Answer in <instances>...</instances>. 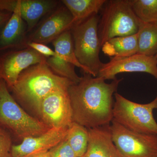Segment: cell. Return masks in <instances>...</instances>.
I'll list each match as a JSON object with an SVG mask.
<instances>
[{
	"label": "cell",
	"mask_w": 157,
	"mask_h": 157,
	"mask_svg": "<svg viewBox=\"0 0 157 157\" xmlns=\"http://www.w3.org/2000/svg\"><path fill=\"white\" fill-rule=\"evenodd\" d=\"M0 125L22 140L42 135L51 128L42 121L27 113L20 106L2 79H0Z\"/></svg>",
	"instance_id": "cell-3"
},
{
	"label": "cell",
	"mask_w": 157,
	"mask_h": 157,
	"mask_svg": "<svg viewBox=\"0 0 157 157\" xmlns=\"http://www.w3.org/2000/svg\"><path fill=\"white\" fill-rule=\"evenodd\" d=\"M74 25L70 11L65 6H61L55 10L30 36L27 42L44 44L52 42L64 32L71 30Z\"/></svg>",
	"instance_id": "cell-12"
},
{
	"label": "cell",
	"mask_w": 157,
	"mask_h": 157,
	"mask_svg": "<svg viewBox=\"0 0 157 157\" xmlns=\"http://www.w3.org/2000/svg\"><path fill=\"white\" fill-rule=\"evenodd\" d=\"M69 128H51L42 135L25 138L12 145L11 157H33L49 151L66 139Z\"/></svg>",
	"instance_id": "cell-11"
},
{
	"label": "cell",
	"mask_w": 157,
	"mask_h": 157,
	"mask_svg": "<svg viewBox=\"0 0 157 157\" xmlns=\"http://www.w3.org/2000/svg\"><path fill=\"white\" fill-rule=\"evenodd\" d=\"M66 139L76 157H83L88 143V129L73 122L68 129Z\"/></svg>",
	"instance_id": "cell-20"
},
{
	"label": "cell",
	"mask_w": 157,
	"mask_h": 157,
	"mask_svg": "<svg viewBox=\"0 0 157 157\" xmlns=\"http://www.w3.org/2000/svg\"><path fill=\"white\" fill-rule=\"evenodd\" d=\"M73 83L55 74L45 61L23 71L11 88L19 102L39 116L41 104L46 96L56 90L68 88Z\"/></svg>",
	"instance_id": "cell-2"
},
{
	"label": "cell",
	"mask_w": 157,
	"mask_h": 157,
	"mask_svg": "<svg viewBox=\"0 0 157 157\" xmlns=\"http://www.w3.org/2000/svg\"><path fill=\"white\" fill-rule=\"evenodd\" d=\"M155 56H156V59H157V54Z\"/></svg>",
	"instance_id": "cell-29"
},
{
	"label": "cell",
	"mask_w": 157,
	"mask_h": 157,
	"mask_svg": "<svg viewBox=\"0 0 157 157\" xmlns=\"http://www.w3.org/2000/svg\"><path fill=\"white\" fill-rule=\"evenodd\" d=\"M110 130L121 157H157V135L133 132L113 119Z\"/></svg>",
	"instance_id": "cell-7"
},
{
	"label": "cell",
	"mask_w": 157,
	"mask_h": 157,
	"mask_svg": "<svg viewBox=\"0 0 157 157\" xmlns=\"http://www.w3.org/2000/svg\"><path fill=\"white\" fill-rule=\"evenodd\" d=\"M26 47L33 48L46 58L53 56L55 55L54 50H52L47 45L42 43L33 42H27L26 44Z\"/></svg>",
	"instance_id": "cell-25"
},
{
	"label": "cell",
	"mask_w": 157,
	"mask_h": 157,
	"mask_svg": "<svg viewBox=\"0 0 157 157\" xmlns=\"http://www.w3.org/2000/svg\"><path fill=\"white\" fill-rule=\"evenodd\" d=\"M25 30L18 1L17 0L15 9L0 34V50L18 45L26 47Z\"/></svg>",
	"instance_id": "cell-14"
},
{
	"label": "cell",
	"mask_w": 157,
	"mask_h": 157,
	"mask_svg": "<svg viewBox=\"0 0 157 157\" xmlns=\"http://www.w3.org/2000/svg\"><path fill=\"white\" fill-rule=\"evenodd\" d=\"M0 11H5V0H0Z\"/></svg>",
	"instance_id": "cell-28"
},
{
	"label": "cell",
	"mask_w": 157,
	"mask_h": 157,
	"mask_svg": "<svg viewBox=\"0 0 157 157\" xmlns=\"http://www.w3.org/2000/svg\"><path fill=\"white\" fill-rule=\"evenodd\" d=\"M21 17L27 24V31L34 28L40 18L56 8L53 0H18Z\"/></svg>",
	"instance_id": "cell-15"
},
{
	"label": "cell",
	"mask_w": 157,
	"mask_h": 157,
	"mask_svg": "<svg viewBox=\"0 0 157 157\" xmlns=\"http://www.w3.org/2000/svg\"><path fill=\"white\" fill-rule=\"evenodd\" d=\"M33 157H50V154L49 151L45 152L43 153L37 155H36L34 156Z\"/></svg>",
	"instance_id": "cell-27"
},
{
	"label": "cell",
	"mask_w": 157,
	"mask_h": 157,
	"mask_svg": "<svg viewBox=\"0 0 157 157\" xmlns=\"http://www.w3.org/2000/svg\"><path fill=\"white\" fill-rule=\"evenodd\" d=\"M69 88L54 91L42 101L39 116L51 128H68L73 123Z\"/></svg>",
	"instance_id": "cell-8"
},
{
	"label": "cell",
	"mask_w": 157,
	"mask_h": 157,
	"mask_svg": "<svg viewBox=\"0 0 157 157\" xmlns=\"http://www.w3.org/2000/svg\"><path fill=\"white\" fill-rule=\"evenodd\" d=\"M46 59L45 57L29 47L9 52L0 59V79L11 88L23 71Z\"/></svg>",
	"instance_id": "cell-10"
},
{
	"label": "cell",
	"mask_w": 157,
	"mask_h": 157,
	"mask_svg": "<svg viewBox=\"0 0 157 157\" xmlns=\"http://www.w3.org/2000/svg\"><path fill=\"white\" fill-rule=\"evenodd\" d=\"M156 25H157V23H156Z\"/></svg>",
	"instance_id": "cell-31"
},
{
	"label": "cell",
	"mask_w": 157,
	"mask_h": 157,
	"mask_svg": "<svg viewBox=\"0 0 157 157\" xmlns=\"http://www.w3.org/2000/svg\"><path fill=\"white\" fill-rule=\"evenodd\" d=\"M137 53L147 56L157 54V25L140 21L137 32Z\"/></svg>",
	"instance_id": "cell-18"
},
{
	"label": "cell",
	"mask_w": 157,
	"mask_h": 157,
	"mask_svg": "<svg viewBox=\"0 0 157 157\" xmlns=\"http://www.w3.org/2000/svg\"><path fill=\"white\" fill-rule=\"evenodd\" d=\"M106 0H63L62 3L73 17L74 25L98 14Z\"/></svg>",
	"instance_id": "cell-16"
},
{
	"label": "cell",
	"mask_w": 157,
	"mask_h": 157,
	"mask_svg": "<svg viewBox=\"0 0 157 157\" xmlns=\"http://www.w3.org/2000/svg\"><path fill=\"white\" fill-rule=\"evenodd\" d=\"M113 120L126 128L138 133L157 135V123L153 111L157 109V100L141 104L128 100L120 94H114Z\"/></svg>",
	"instance_id": "cell-6"
},
{
	"label": "cell",
	"mask_w": 157,
	"mask_h": 157,
	"mask_svg": "<svg viewBox=\"0 0 157 157\" xmlns=\"http://www.w3.org/2000/svg\"><path fill=\"white\" fill-rule=\"evenodd\" d=\"M131 3L139 21L147 23L157 22V0H133Z\"/></svg>",
	"instance_id": "cell-21"
},
{
	"label": "cell",
	"mask_w": 157,
	"mask_h": 157,
	"mask_svg": "<svg viewBox=\"0 0 157 157\" xmlns=\"http://www.w3.org/2000/svg\"><path fill=\"white\" fill-rule=\"evenodd\" d=\"M46 63L56 75L67 78L73 83H78L81 80L82 77L78 76L76 73L75 66L63 60L56 53L54 56L46 58Z\"/></svg>",
	"instance_id": "cell-22"
},
{
	"label": "cell",
	"mask_w": 157,
	"mask_h": 157,
	"mask_svg": "<svg viewBox=\"0 0 157 157\" xmlns=\"http://www.w3.org/2000/svg\"><path fill=\"white\" fill-rule=\"evenodd\" d=\"M99 17L95 14L71 29L76 58L88 72L89 75L97 77L103 66L99 56L100 44L98 25Z\"/></svg>",
	"instance_id": "cell-5"
},
{
	"label": "cell",
	"mask_w": 157,
	"mask_h": 157,
	"mask_svg": "<svg viewBox=\"0 0 157 157\" xmlns=\"http://www.w3.org/2000/svg\"><path fill=\"white\" fill-rule=\"evenodd\" d=\"M56 54L63 60L80 68L85 74H89L87 69L76 58L71 30L64 32L52 42Z\"/></svg>",
	"instance_id": "cell-19"
},
{
	"label": "cell",
	"mask_w": 157,
	"mask_h": 157,
	"mask_svg": "<svg viewBox=\"0 0 157 157\" xmlns=\"http://www.w3.org/2000/svg\"><path fill=\"white\" fill-rule=\"evenodd\" d=\"M11 13H12L6 11H0V27L8 21L12 14Z\"/></svg>",
	"instance_id": "cell-26"
},
{
	"label": "cell",
	"mask_w": 157,
	"mask_h": 157,
	"mask_svg": "<svg viewBox=\"0 0 157 157\" xmlns=\"http://www.w3.org/2000/svg\"><path fill=\"white\" fill-rule=\"evenodd\" d=\"M88 130V143L83 157H121L113 140L110 124Z\"/></svg>",
	"instance_id": "cell-13"
},
{
	"label": "cell",
	"mask_w": 157,
	"mask_h": 157,
	"mask_svg": "<svg viewBox=\"0 0 157 157\" xmlns=\"http://www.w3.org/2000/svg\"><path fill=\"white\" fill-rule=\"evenodd\" d=\"M99 23L98 34L102 47L113 38L137 33L140 21L133 11L131 1L111 0L105 4Z\"/></svg>",
	"instance_id": "cell-4"
},
{
	"label": "cell",
	"mask_w": 157,
	"mask_h": 157,
	"mask_svg": "<svg viewBox=\"0 0 157 157\" xmlns=\"http://www.w3.org/2000/svg\"><path fill=\"white\" fill-rule=\"evenodd\" d=\"M12 145L11 136L0 125V157H11Z\"/></svg>",
	"instance_id": "cell-23"
},
{
	"label": "cell",
	"mask_w": 157,
	"mask_h": 157,
	"mask_svg": "<svg viewBox=\"0 0 157 157\" xmlns=\"http://www.w3.org/2000/svg\"><path fill=\"white\" fill-rule=\"evenodd\" d=\"M122 79L107 83L104 78L85 74L68 90L73 122L86 128L110 124L113 119V96Z\"/></svg>",
	"instance_id": "cell-1"
},
{
	"label": "cell",
	"mask_w": 157,
	"mask_h": 157,
	"mask_svg": "<svg viewBox=\"0 0 157 157\" xmlns=\"http://www.w3.org/2000/svg\"><path fill=\"white\" fill-rule=\"evenodd\" d=\"M102 50L104 54L112 58L136 54L138 52L137 33L131 36L110 39L102 45Z\"/></svg>",
	"instance_id": "cell-17"
},
{
	"label": "cell",
	"mask_w": 157,
	"mask_h": 157,
	"mask_svg": "<svg viewBox=\"0 0 157 157\" xmlns=\"http://www.w3.org/2000/svg\"><path fill=\"white\" fill-rule=\"evenodd\" d=\"M141 72L150 74L157 79V60L155 56H150L136 54L127 57L111 58L103 64L98 76L105 80L116 79L119 73Z\"/></svg>",
	"instance_id": "cell-9"
},
{
	"label": "cell",
	"mask_w": 157,
	"mask_h": 157,
	"mask_svg": "<svg viewBox=\"0 0 157 157\" xmlns=\"http://www.w3.org/2000/svg\"><path fill=\"white\" fill-rule=\"evenodd\" d=\"M50 157H77L66 139L49 151Z\"/></svg>",
	"instance_id": "cell-24"
},
{
	"label": "cell",
	"mask_w": 157,
	"mask_h": 157,
	"mask_svg": "<svg viewBox=\"0 0 157 157\" xmlns=\"http://www.w3.org/2000/svg\"><path fill=\"white\" fill-rule=\"evenodd\" d=\"M156 98L157 100V97H156Z\"/></svg>",
	"instance_id": "cell-30"
}]
</instances>
